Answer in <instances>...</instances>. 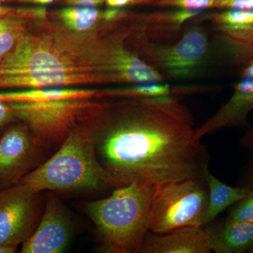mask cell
I'll return each instance as SVG.
<instances>
[{
	"instance_id": "4dcf8cb0",
	"label": "cell",
	"mask_w": 253,
	"mask_h": 253,
	"mask_svg": "<svg viewBox=\"0 0 253 253\" xmlns=\"http://www.w3.org/2000/svg\"><path fill=\"white\" fill-rule=\"evenodd\" d=\"M1 60H2V59H0V64H1Z\"/></svg>"
},
{
	"instance_id": "ac0fdd59",
	"label": "cell",
	"mask_w": 253,
	"mask_h": 253,
	"mask_svg": "<svg viewBox=\"0 0 253 253\" xmlns=\"http://www.w3.org/2000/svg\"><path fill=\"white\" fill-rule=\"evenodd\" d=\"M208 186V208L206 224H211L226 208L236 204L252 193V190L245 186H231L213 175L209 169L204 173Z\"/></svg>"
},
{
	"instance_id": "d6986e66",
	"label": "cell",
	"mask_w": 253,
	"mask_h": 253,
	"mask_svg": "<svg viewBox=\"0 0 253 253\" xmlns=\"http://www.w3.org/2000/svg\"><path fill=\"white\" fill-rule=\"evenodd\" d=\"M54 14L59 23L71 31L85 33L113 22L117 16V10L109 8L101 11L99 8L65 6Z\"/></svg>"
},
{
	"instance_id": "9c48e42d",
	"label": "cell",
	"mask_w": 253,
	"mask_h": 253,
	"mask_svg": "<svg viewBox=\"0 0 253 253\" xmlns=\"http://www.w3.org/2000/svg\"><path fill=\"white\" fill-rule=\"evenodd\" d=\"M38 194L21 184L0 190V245L18 246L31 235Z\"/></svg>"
},
{
	"instance_id": "8fae6325",
	"label": "cell",
	"mask_w": 253,
	"mask_h": 253,
	"mask_svg": "<svg viewBox=\"0 0 253 253\" xmlns=\"http://www.w3.org/2000/svg\"><path fill=\"white\" fill-rule=\"evenodd\" d=\"M72 234L71 219L61 201L48 195L39 225L24 242L23 253H61L66 250Z\"/></svg>"
},
{
	"instance_id": "52a82bcc",
	"label": "cell",
	"mask_w": 253,
	"mask_h": 253,
	"mask_svg": "<svg viewBox=\"0 0 253 253\" xmlns=\"http://www.w3.org/2000/svg\"><path fill=\"white\" fill-rule=\"evenodd\" d=\"M205 179H189L155 186L149 231L164 234L174 229L204 226L208 208Z\"/></svg>"
},
{
	"instance_id": "7a4b0ae2",
	"label": "cell",
	"mask_w": 253,
	"mask_h": 253,
	"mask_svg": "<svg viewBox=\"0 0 253 253\" xmlns=\"http://www.w3.org/2000/svg\"><path fill=\"white\" fill-rule=\"evenodd\" d=\"M14 49L1 60L0 76L98 73L109 84H123L132 51L131 28L110 22L85 33L71 31L47 18L36 20Z\"/></svg>"
},
{
	"instance_id": "d4e9b609",
	"label": "cell",
	"mask_w": 253,
	"mask_h": 253,
	"mask_svg": "<svg viewBox=\"0 0 253 253\" xmlns=\"http://www.w3.org/2000/svg\"><path fill=\"white\" fill-rule=\"evenodd\" d=\"M65 6L72 7L99 8L106 3V0H58Z\"/></svg>"
},
{
	"instance_id": "4fadbf2b",
	"label": "cell",
	"mask_w": 253,
	"mask_h": 253,
	"mask_svg": "<svg viewBox=\"0 0 253 253\" xmlns=\"http://www.w3.org/2000/svg\"><path fill=\"white\" fill-rule=\"evenodd\" d=\"M204 226L180 228L164 233L148 231L141 245V253H210Z\"/></svg>"
},
{
	"instance_id": "484cf974",
	"label": "cell",
	"mask_w": 253,
	"mask_h": 253,
	"mask_svg": "<svg viewBox=\"0 0 253 253\" xmlns=\"http://www.w3.org/2000/svg\"><path fill=\"white\" fill-rule=\"evenodd\" d=\"M16 118L9 104L0 101V129Z\"/></svg>"
},
{
	"instance_id": "4316f807",
	"label": "cell",
	"mask_w": 253,
	"mask_h": 253,
	"mask_svg": "<svg viewBox=\"0 0 253 253\" xmlns=\"http://www.w3.org/2000/svg\"><path fill=\"white\" fill-rule=\"evenodd\" d=\"M56 1H58V0H16V2L42 6L44 5L51 4V3Z\"/></svg>"
},
{
	"instance_id": "f546056e",
	"label": "cell",
	"mask_w": 253,
	"mask_h": 253,
	"mask_svg": "<svg viewBox=\"0 0 253 253\" xmlns=\"http://www.w3.org/2000/svg\"><path fill=\"white\" fill-rule=\"evenodd\" d=\"M18 246L12 245H0V253H14L17 251Z\"/></svg>"
},
{
	"instance_id": "44dd1931",
	"label": "cell",
	"mask_w": 253,
	"mask_h": 253,
	"mask_svg": "<svg viewBox=\"0 0 253 253\" xmlns=\"http://www.w3.org/2000/svg\"><path fill=\"white\" fill-rule=\"evenodd\" d=\"M240 145L249 151L251 156L238 186H245L253 191V126L249 127L241 137Z\"/></svg>"
},
{
	"instance_id": "9a60e30c",
	"label": "cell",
	"mask_w": 253,
	"mask_h": 253,
	"mask_svg": "<svg viewBox=\"0 0 253 253\" xmlns=\"http://www.w3.org/2000/svg\"><path fill=\"white\" fill-rule=\"evenodd\" d=\"M93 84H109V82L104 76L98 73L0 76V88L34 89Z\"/></svg>"
},
{
	"instance_id": "83f0119b",
	"label": "cell",
	"mask_w": 253,
	"mask_h": 253,
	"mask_svg": "<svg viewBox=\"0 0 253 253\" xmlns=\"http://www.w3.org/2000/svg\"><path fill=\"white\" fill-rule=\"evenodd\" d=\"M241 78H253V61L244 68Z\"/></svg>"
},
{
	"instance_id": "3957f363",
	"label": "cell",
	"mask_w": 253,
	"mask_h": 253,
	"mask_svg": "<svg viewBox=\"0 0 253 253\" xmlns=\"http://www.w3.org/2000/svg\"><path fill=\"white\" fill-rule=\"evenodd\" d=\"M92 121L75 128L56 153L28 173L20 184L37 194L121 187L100 162Z\"/></svg>"
},
{
	"instance_id": "7c38bea8",
	"label": "cell",
	"mask_w": 253,
	"mask_h": 253,
	"mask_svg": "<svg viewBox=\"0 0 253 253\" xmlns=\"http://www.w3.org/2000/svg\"><path fill=\"white\" fill-rule=\"evenodd\" d=\"M202 12L196 9H172L146 14L126 13V17L132 31L149 41L171 43L179 36L184 24Z\"/></svg>"
},
{
	"instance_id": "2e32d148",
	"label": "cell",
	"mask_w": 253,
	"mask_h": 253,
	"mask_svg": "<svg viewBox=\"0 0 253 253\" xmlns=\"http://www.w3.org/2000/svg\"><path fill=\"white\" fill-rule=\"evenodd\" d=\"M47 12L43 6L18 7L0 18V59L9 54L27 31L29 20L42 19Z\"/></svg>"
},
{
	"instance_id": "603a6c76",
	"label": "cell",
	"mask_w": 253,
	"mask_h": 253,
	"mask_svg": "<svg viewBox=\"0 0 253 253\" xmlns=\"http://www.w3.org/2000/svg\"><path fill=\"white\" fill-rule=\"evenodd\" d=\"M215 0H161L157 7L169 9H196L204 11L213 9Z\"/></svg>"
},
{
	"instance_id": "30bf717a",
	"label": "cell",
	"mask_w": 253,
	"mask_h": 253,
	"mask_svg": "<svg viewBox=\"0 0 253 253\" xmlns=\"http://www.w3.org/2000/svg\"><path fill=\"white\" fill-rule=\"evenodd\" d=\"M25 126H12L0 138V190L19 184L34 169L44 147Z\"/></svg>"
},
{
	"instance_id": "f1b7e54d",
	"label": "cell",
	"mask_w": 253,
	"mask_h": 253,
	"mask_svg": "<svg viewBox=\"0 0 253 253\" xmlns=\"http://www.w3.org/2000/svg\"><path fill=\"white\" fill-rule=\"evenodd\" d=\"M15 9L16 8L12 7V6H8L5 4H0V18L13 12Z\"/></svg>"
},
{
	"instance_id": "cb8c5ba5",
	"label": "cell",
	"mask_w": 253,
	"mask_h": 253,
	"mask_svg": "<svg viewBox=\"0 0 253 253\" xmlns=\"http://www.w3.org/2000/svg\"><path fill=\"white\" fill-rule=\"evenodd\" d=\"M161 0H106L105 4L109 8L121 9L127 6H152L157 7Z\"/></svg>"
},
{
	"instance_id": "5b68a950",
	"label": "cell",
	"mask_w": 253,
	"mask_h": 253,
	"mask_svg": "<svg viewBox=\"0 0 253 253\" xmlns=\"http://www.w3.org/2000/svg\"><path fill=\"white\" fill-rule=\"evenodd\" d=\"M96 99H99L8 104L15 117L28 126L43 146H54L62 144L75 128L92 121L109 106L110 101Z\"/></svg>"
},
{
	"instance_id": "ba28073f",
	"label": "cell",
	"mask_w": 253,
	"mask_h": 253,
	"mask_svg": "<svg viewBox=\"0 0 253 253\" xmlns=\"http://www.w3.org/2000/svg\"><path fill=\"white\" fill-rule=\"evenodd\" d=\"M210 25L221 55L233 66L253 61V10L224 9L196 16Z\"/></svg>"
},
{
	"instance_id": "5bb4252c",
	"label": "cell",
	"mask_w": 253,
	"mask_h": 253,
	"mask_svg": "<svg viewBox=\"0 0 253 253\" xmlns=\"http://www.w3.org/2000/svg\"><path fill=\"white\" fill-rule=\"evenodd\" d=\"M208 245L216 253H244L253 250V224L226 218L205 228Z\"/></svg>"
},
{
	"instance_id": "e0dca14e",
	"label": "cell",
	"mask_w": 253,
	"mask_h": 253,
	"mask_svg": "<svg viewBox=\"0 0 253 253\" xmlns=\"http://www.w3.org/2000/svg\"><path fill=\"white\" fill-rule=\"evenodd\" d=\"M102 91L79 88H34L26 90L0 92V101L4 102H46L72 99H101Z\"/></svg>"
},
{
	"instance_id": "8992f818",
	"label": "cell",
	"mask_w": 253,
	"mask_h": 253,
	"mask_svg": "<svg viewBox=\"0 0 253 253\" xmlns=\"http://www.w3.org/2000/svg\"><path fill=\"white\" fill-rule=\"evenodd\" d=\"M128 42L141 59L163 78L174 80L188 79L199 74L212 49L207 32L197 23L174 42H155L133 31Z\"/></svg>"
},
{
	"instance_id": "277c9868",
	"label": "cell",
	"mask_w": 253,
	"mask_h": 253,
	"mask_svg": "<svg viewBox=\"0 0 253 253\" xmlns=\"http://www.w3.org/2000/svg\"><path fill=\"white\" fill-rule=\"evenodd\" d=\"M155 186L139 182L116 188L109 197L88 203L100 250L106 253H139L148 231Z\"/></svg>"
},
{
	"instance_id": "7402d4cb",
	"label": "cell",
	"mask_w": 253,
	"mask_h": 253,
	"mask_svg": "<svg viewBox=\"0 0 253 253\" xmlns=\"http://www.w3.org/2000/svg\"><path fill=\"white\" fill-rule=\"evenodd\" d=\"M236 204L229 213L228 219L253 224V191Z\"/></svg>"
},
{
	"instance_id": "ffe728a7",
	"label": "cell",
	"mask_w": 253,
	"mask_h": 253,
	"mask_svg": "<svg viewBox=\"0 0 253 253\" xmlns=\"http://www.w3.org/2000/svg\"><path fill=\"white\" fill-rule=\"evenodd\" d=\"M204 86H172L168 84H139L102 90L103 98L118 99L174 97L204 92Z\"/></svg>"
},
{
	"instance_id": "6da1fadb",
	"label": "cell",
	"mask_w": 253,
	"mask_h": 253,
	"mask_svg": "<svg viewBox=\"0 0 253 253\" xmlns=\"http://www.w3.org/2000/svg\"><path fill=\"white\" fill-rule=\"evenodd\" d=\"M92 123L100 162L121 187L205 179L209 153L177 98L110 101Z\"/></svg>"
}]
</instances>
